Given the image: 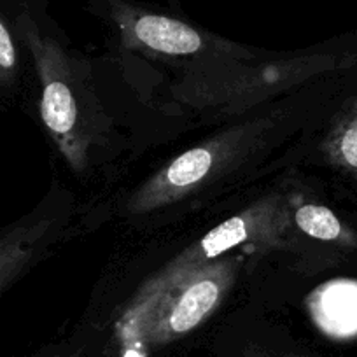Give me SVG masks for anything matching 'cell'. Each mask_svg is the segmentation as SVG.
<instances>
[{
    "instance_id": "5b68a950",
    "label": "cell",
    "mask_w": 357,
    "mask_h": 357,
    "mask_svg": "<svg viewBox=\"0 0 357 357\" xmlns=\"http://www.w3.org/2000/svg\"><path fill=\"white\" fill-rule=\"evenodd\" d=\"M100 4L126 46L165 56L236 54L238 47L183 20L154 13L130 0H89Z\"/></svg>"
},
{
    "instance_id": "277c9868",
    "label": "cell",
    "mask_w": 357,
    "mask_h": 357,
    "mask_svg": "<svg viewBox=\"0 0 357 357\" xmlns=\"http://www.w3.org/2000/svg\"><path fill=\"white\" fill-rule=\"evenodd\" d=\"M252 133L249 126H238L178 154L132 195L126 211L147 214L193 195L245 153Z\"/></svg>"
},
{
    "instance_id": "3957f363",
    "label": "cell",
    "mask_w": 357,
    "mask_h": 357,
    "mask_svg": "<svg viewBox=\"0 0 357 357\" xmlns=\"http://www.w3.org/2000/svg\"><path fill=\"white\" fill-rule=\"evenodd\" d=\"M291 205L282 197H268L243 208L240 214L215 226L204 238L184 249L177 257L163 266L153 279L144 282L135 296L149 294L165 284L205 266L212 261L222 259L226 252L238 247H273L284 242L291 228Z\"/></svg>"
},
{
    "instance_id": "8fae6325",
    "label": "cell",
    "mask_w": 357,
    "mask_h": 357,
    "mask_svg": "<svg viewBox=\"0 0 357 357\" xmlns=\"http://www.w3.org/2000/svg\"><path fill=\"white\" fill-rule=\"evenodd\" d=\"M168 2H172V4H177V0H168Z\"/></svg>"
},
{
    "instance_id": "8992f818",
    "label": "cell",
    "mask_w": 357,
    "mask_h": 357,
    "mask_svg": "<svg viewBox=\"0 0 357 357\" xmlns=\"http://www.w3.org/2000/svg\"><path fill=\"white\" fill-rule=\"evenodd\" d=\"M56 225L51 215H30L0 233V294L39 259Z\"/></svg>"
},
{
    "instance_id": "52a82bcc",
    "label": "cell",
    "mask_w": 357,
    "mask_h": 357,
    "mask_svg": "<svg viewBox=\"0 0 357 357\" xmlns=\"http://www.w3.org/2000/svg\"><path fill=\"white\" fill-rule=\"evenodd\" d=\"M322 161L352 186L357 195V89L340 104L324 130Z\"/></svg>"
},
{
    "instance_id": "7a4b0ae2",
    "label": "cell",
    "mask_w": 357,
    "mask_h": 357,
    "mask_svg": "<svg viewBox=\"0 0 357 357\" xmlns=\"http://www.w3.org/2000/svg\"><path fill=\"white\" fill-rule=\"evenodd\" d=\"M236 272V259L222 257L153 293L133 296L118 321L119 336L125 343L154 349L188 335L218 310Z\"/></svg>"
},
{
    "instance_id": "ba28073f",
    "label": "cell",
    "mask_w": 357,
    "mask_h": 357,
    "mask_svg": "<svg viewBox=\"0 0 357 357\" xmlns=\"http://www.w3.org/2000/svg\"><path fill=\"white\" fill-rule=\"evenodd\" d=\"M291 221L308 238L331 245L335 250H357V229L343 221L328 205L303 202L291 208Z\"/></svg>"
},
{
    "instance_id": "6da1fadb",
    "label": "cell",
    "mask_w": 357,
    "mask_h": 357,
    "mask_svg": "<svg viewBox=\"0 0 357 357\" xmlns=\"http://www.w3.org/2000/svg\"><path fill=\"white\" fill-rule=\"evenodd\" d=\"M16 29L36 65L44 126L65 161L75 172H84L102 130L97 100L86 91L74 58L25 9L16 16Z\"/></svg>"
},
{
    "instance_id": "9c48e42d",
    "label": "cell",
    "mask_w": 357,
    "mask_h": 357,
    "mask_svg": "<svg viewBox=\"0 0 357 357\" xmlns=\"http://www.w3.org/2000/svg\"><path fill=\"white\" fill-rule=\"evenodd\" d=\"M16 63H18V54H16L15 39L4 20L0 18V82L8 84L15 79Z\"/></svg>"
},
{
    "instance_id": "30bf717a",
    "label": "cell",
    "mask_w": 357,
    "mask_h": 357,
    "mask_svg": "<svg viewBox=\"0 0 357 357\" xmlns=\"http://www.w3.org/2000/svg\"><path fill=\"white\" fill-rule=\"evenodd\" d=\"M47 357H72V356H47Z\"/></svg>"
}]
</instances>
